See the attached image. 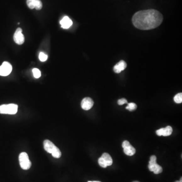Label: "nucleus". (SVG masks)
I'll list each match as a JSON object with an SVG mask.
<instances>
[{"label": "nucleus", "instance_id": "f257e3e1", "mask_svg": "<svg viewBox=\"0 0 182 182\" xmlns=\"http://www.w3.org/2000/svg\"><path fill=\"white\" fill-rule=\"evenodd\" d=\"M163 15L154 9L140 11L132 18L133 25L137 29L150 30L159 26L163 22Z\"/></svg>", "mask_w": 182, "mask_h": 182}, {"label": "nucleus", "instance_id": "f03ea898", "mask_svg": "<svg viewBox=\"0 0 182 182\" xmlns=\"http://www.w3.org/2000/svg\"><path fill=\"white\" fill-rule=\"evenodd\" d=\"M44 148L45 151L52 154V156L56 158H59L61 156L62 154L59 149L49 140H45L44 141Z\"/></svg>", "mask_w": 182, "mask_h": 182}, {"label": "nucleus", "instance_id": "7ed1b4c3", "mask_svg": "<svg viewBox=\"0 0 182 182\" xmlns=\"http://www.w3.org/2000/svg\"><path fill=\"white\" fill-rule=\"evenodd\" d=\"M18 111V105L15 104H9L0 105V114H15Z\"/></svg>", "mask_w": 182, "mask_h": 182}, {"label": "nucleus", "instance_id": "20e7f679", "mask_svg": "<svg viewBox=\"0 0 182 182\" xmlns=\"http://www.w3.org/2000/svg\"><path fill=\"white\" fill-rule=\"evenodd\" d=\"M19 162L21 168L24 170L30 169L31 167V162L29 159L28 154L26 152H22L20 154Z\"/></svg>", "mask_w": 182, "mask_h": 182}, {"label": "nucleus", "instance_id": "39448f33", "mask_svg": "<svg viewBox=\"0 0 182 182\" xmlns=\"http://www.w3.org/2000/svg\"><path fill=\"white\" fill-rule=\"evenodd\" d=\"M156 157L152 155L150 157V160L148 164L149 169L153 172L155 174H159L163 172V168L156 163Z\"/></svg>", "mask_w": 182, "mask_h": 182}, {"label": "nucleus", "instance_id": "423d86ee", "mask_svg": "<svg viewBox=\"0 0 182 182\" xmlns=\"http://www.w3.org/2000/svg\"><path fill=\"white\" fill-rule=\"evenodd\" d=\"M113 160L108 153H104L102 154L101 157L98 159V163L102 168H106L108 166H110L113 164Z\"/></svg>", "mask_w": 182, "mask_h": 182}, {"label": "nucleus", "instance_id": "0eeeda50", "mask_svg": "<svg viewBox=\"0 0 182 182\" xmlns=\"http://www.w3.org/2000/svg\"><path fill=\"white\" fill-rule=\"evenodd\" d=\"M12 70V66L9 62H4L0 66V75L6 76L9 75Z\"/></svg>", "mask_w": 182, "mask_h": 182}, {"label": "nucleus", "instance_id": "6e6552de", "mask_svg": "<svg viewBox=\"0 0 182 182\" xmlns=\"http://www.w3.org/2000/svg\"><path fill=\"white\" fill-rule=\"evenodd\" d=\"M22 30L21 28H18L15 32L13 36L14 41L18 45H22L25 42V36L22 34Z\"/></svg>", "mask_w": 182, "mask_h": 182}, {"label": "nucleus", "instance_id": "1a4fd4ad", "mask_svg": "<svg viewBox=\"0 0 182 182\" xmlns=\"http://www.w3.org/2000/svg\"><path fill=\"white\" fill-rule=\"evenodd\" d=\"M26 3L30 9L36 8V10H40L43 7V4L41 0H27Z\"/></svg>", "mask_w": 182, "mask_h": 182}, {"label": "nucleus", "instance_id": "9d476101", "mask_svg": "<svg viewBox=\"0 0 182 182\" xmlns=\"http://www.w3.org/2000/svg\"><path fill=\"white\" fill-rule=\"evenodd\" d=\"M94 105V101L90 97H85L82 100L81 107L85 110H89L92 108Z\"/></svg>", "mask_w": 182, "mask_h": 182}, {"label": "nucleus", "instance_id": "9b49d317", "mask_svg": "<svg viewBox=\"0 0 182 182\" xmlns=\"http://www.w3.org/2000/svg\"><path fill=\"white\" fill-rule=\"evenodd\" d=\"M156 134L159 136H170L173 133V129L171 126H167L165 128H161L160 129L156 130Z\"/></svg>", "mask_w": 182, "mask_h": 182}, {"label": "nucleus", "instance_id": "f8f14e48", "mask_svg": "<svg viewBox=\"0 0 182 182\" xmlns=\"http://www.w3.org/2000/svg\"><path fill=\"white\" fill-rule=\"evenodd\" d=\"M127 66V63L124 61H120L119 62H118V63L115 65V66H114V71L116 74H119L123 70H124L126 69Z\"/></svg>", "mask_w": 182, "mask_h": 182}, {"label": "nucleus", "instance_id": "ddd939ff", "mask_svg": "<svg viewBox=\"0 0 182 182\" xmlns=\"http://www.w3.org/2000/svg\"><path fill=\"white\" fill-rule=\"evenodd\" d=\"M61 26L64 29H68L72 25V21L68 16H65L60 22Z\"/></svg>", "mask_w": 182, "mask_h": 182}, {"label": "nucleus", "instance_id": "4468645a", "mask_svg": "<svg viewBox=\"0 0 182 182\" xmlns=\"http://www.w3.org/2000/svg\"><path fill=\"white\" fill-rule=\"evenodd\" d=\"M124 151L126 155L132 156L134 155L136 153V149L130 145V146H128V147L124 148Z\"/></svg>", "mask_w": 182, "mask_h": 182}, {"label": "nucleus", "instance_id": "2eb2a0df", "mask_svg": "<svg viewBox=\"0 0 182 182\" xmlns=\"http://www.w3.org/2000/svg\"><path fill=\"white\" fill-rule=\"evenodd\" d=\"M174 102L176 103H181L182 102V93H178V94L176 95L174 98Z\"/></svg>", "mask_w": 182, "mask_h": 182}, {"label": "nucleus", "instance_id": "dca6fc26", "mask_svg": "<svg viewBox=\"0 0 182 182\" xmlns=\"http://www.w3.org/2000/svg\"><path fill=\"white\" fill-rule=\"evenodd\" d=\"M137 107V105L134 103H130L128 104V106L125 107V108L127 110L131 111L136 110Z\"/></svg>", "mask_w": 182, "mask_h": 182}, {"label": "nucleus", "instance_id": "f3484780", "mask_svg": "<svg viewBox=\"0 0 182 182\" xmlns=\"http://www.w3.org/2000/svg\"><path fill=\"white\" fill-rule=\"evenodd\" d=\"M32 73L34 74V77L36 79H39L41 76V72L40 70L39 69H36V68H35L32 69Z\"/></svg>", "mask_w": 182, "mask_h": 182}, {"label": "nucleus", "instance_id": "a211bd4d", "mask_svg": "<svg viewBox=\"0 0 182 182\" xmlns=\"http://www.w3.org/2000/svg\"><path fill=\"white\" fill-rule=\"evenodd\" d=\"M39 59L41 61V62H45L47 59L48 58V56L45 53H43V52H41L39 54Z\"/></svg>", "mask_w": 182, "mask_h": 182}, {"label": "nucleus", "instance_id": "6ab92c4d", "mask_svg": "<svg viewBox=\"0 0 182 182\" xmlns=\"http://www.w3.org/2000/svg\"><path fill=\"white\" fill-rule=\"evenodd\" d=\"M118 103L119 105H122L124 104L128 103V101L125 99L122 98L118 100Z\"/></svg>", "mask_w": 182, "mask_h": 182}, {"label": "nucleus", "instance_id": "aec40b11", "mask_svg": "<svg viewBox=\"0 0 182 182\" xmlns=\"http://www.w3.org/2000/svg\"><path fill=\"white\" fill-rule=\"evenodd\" d=\"M130 144L128 141H124L123 142L122 144V147L123 148H125L128 147V146H130Z\"/></svg>", "mask_w": 182, "mask_h": 182}, {"label": "nucleus", "instance_id": "412c9836", "mask_svg": "<svg viewBox=\"0 0 182 182\" xmlns=\"http://www.w3.org/2000/svg\"><path fill=\"white\" fill-rule=\"evenodd\" d=\"M182 178H181V179H180V180H179V181H176V182H182Z\"/></svg>", "mask_w": 182, "mask_h": 182}, {"label": "nucleus", "instance_id": "4be33fe9", "mask_svg": "<svg viewBox=\"0 0 182 182\" xmlns=\"http://www.w3.org/2000/svg\"><path fill=\"white\" fill-rule=\"evenodd\" d=\"M88 182H101L100 181H88Z\"/></svg>", "mask_w": 182, "mask_h": 182}, {"label": "nucleus", "instance_id": "5701e85b", "mask_svg": "<svg viewBox=\"0 0 182 182\" xmlns=\"http://www.w3.org/2000/svg\"><path fill=\"white\" fill-rule=\"evenodd\" d=\"M138 182V181H134V182Z\"/></svg>", "mask_w": 182, "mask_h": 182}]
</instances>
